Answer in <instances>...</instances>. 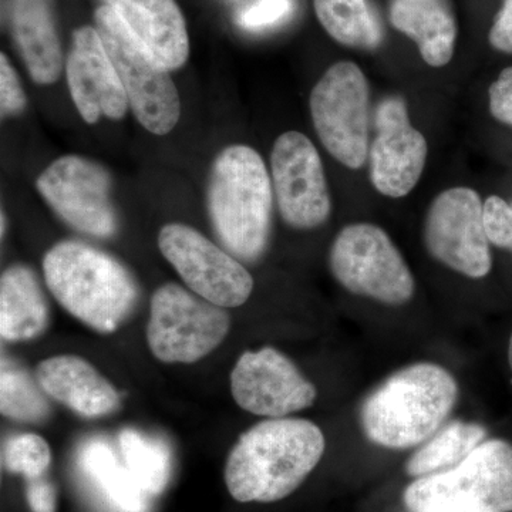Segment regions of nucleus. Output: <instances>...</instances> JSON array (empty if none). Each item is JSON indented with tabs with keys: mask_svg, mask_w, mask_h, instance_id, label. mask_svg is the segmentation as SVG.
Returning a JSON list of instances; mask_svg holds the SVG:
<instances>
[{
	"mask_svg": "<svg viewBox=\"0 0 512 512\" xmlns=\"http://www.w3.org/2000/svg\"><path fill=\"white\" fill-rule=\"evenodd\" d=\"M36 187L70 227L93 237L116 234L110 174L96 161L76 154L59 157L37 177Z\"/></svg>",
	"mask_w": 512,
	"mask_h": 512,
	"instance_id": "f8f14e48",
	"label": "nucleus"
},
{
	"mask_svg": "<svg viewBox=\"0 0 512 512\" xmlns=\"http://www.w3.org/2000/svg\"><path fill=\"white\" fill-rule=\"evenodd\" d=\"M28 99L15 67L5 53L0 55V110L2 117L18 116L25 110Z\"/></svg>",
	"mask_w": 512,
	"mask_h": 512,
	"instance_id": "c85d7f7f",
	"label": "nucleus"
},
{
	"mask_svg": "<svg viewBox=\"0 0 512 512\" xmlns=\"http://www.w3.org/2000/svg\"><path fill=\"white\" fill-rule=\"evenodd\" d=\"M94 25L119 73L138 123L156 136L171 133L180 121L181 100L170 72L150 55L109 6H100L94 12Z\"/></svg>",
	"mask_w": 512,
	"mask_h": 512,
	"instance_id": "423d86ee",
	"label": "nucleus"
},
{
	"mask_svg": "<svg viewBox=\"0 0 512 512\" xmlns=\"http://www.w3.org/2000/svg\"><path fill=\"white\" fill-rule=\"evenodd\" d=\"M424 244L440 264L471 279L485 278L493 268L484 222V202L473 188L440 192L427 211Z\"/></svg>",
	"mask_w": 512,
	"mask_h": 512,
	"instance_id": "9d476101",
	"label": "nucleus"
},
{
	"mask_svg": "<svg viewBox=\"0 0 512 512\" xmlns=\"http://www.w3.org/2000/svg\"><path fill=\"white\" fill-rule=\"evenodd\" d=\"M158 248L185 285L205 301L238 308L254 291V278L247 269L190 225H164Z\"/></svg>",
	"mask_w": 512,
	"mask_h": 512,
	"instance_id": "9b49d317",
	"label": "nucleus"
},
{
	"mask_svg": "<svg viewBox=\"0 0 512 512\" xmlns=\"http://www.w3.org/2000/svg\"><path fill=\"white\" fill-rule=\"evenodd\" d=\"M488 39L494 49L512 55V0H504L503 9L495 16Z\"/></svg>",
	"mask_w": 512,
	"mask_h": 512,
	"instance_id": "2f4dec72",
	"label": "nucleus"
},
{
	"mask_svg": "<svg viewBox=\"0 0 512 512\" xmlns=\"http://www.w3.org/2000/svg\"><path fill=\"white\" fill-rule=\"evenodd\" d=\"M508 362H510L511 370H512V335L510 338V345H508Z\"/></svg>",
	"mask_w": 512,
	"mask_h": 512,
	"instance_id": "72a5a7b5",
	"label": "nucleus"
},
{
	"mask_svg": "<svg viewBox=\"0 0 512 512\" xmlns=\"http://www.w3.org/2000/svg\"><path fill=\"white\" fill-rule=\"evenodd\" d=\"M490 111L495 120L512 127V67H507L488 90Z\"/></svg>",
	"mask_w": 512,
	"mask_h": 512,
	"instance_id": "7c9ffc66",
	"label": "nucleus"
},
{
	"mask_svg": "<svg viewBox=\"0 0 512 512\" xmlns=\"http://www.w3.org/2000/svg\"><path fill=\"white\" fill-rule=\"evenodd\" d=\"M291 10L292 0H258L239 15L238 23L248 30L264 29L284 20Z\"/></svg>",
	"mask_w": 512,
	"mask_h": 512,
	"instance_id": "c756f323",
	"label": "nucleus"
},
{
	"mask_svg": "<svg viewBox=\"0 0 512 512\" xmlns=\"http://www.w3.org/2000/svg\"><path fill=\"white\" fill-rule=\"evenodd\" d=\"M50 322L49 306L35 272L13 265L0 279V335L23 342L42 335Z\"/></svg>",
	"mask_w": 512,
	"mask_h": 512,
	"instance_id": "412c9836",
	"label": "nucleus"
},
{
	"mask_svg": "<svg viewBox=\"0 0 512 512\" xmlns=\"http://www.w3.org/2000/svg\"><path fill=\"white\" fill-rule=\"evenodd\" d=\"M390 20L416 42L429 66L443 67L453 59L457 25L446 0H392Z\"/></svg>",
	"mask_w": 512,
	"mask_h": 512,
	"instance_id": "aec40b11",
	"label": "nucleus"
},
{
	"mask_svg": "<svg viewBox=\"0 0 512 512\" xmlns=\"http://www.w3.org/2000/svg\"><path fill=\"white\" fill-rule=\"evenodd\" d=\"M315 423L269 419L239 437L225 466V484L239 503H275L301 487L325 453Z\"/></svg>",
	"mask_w": 512,
	"mask_h": 512,
	"instance_id": "f257e3e1",
	"label": "nucleus"
},
{
	"mask_svg": "<svg viewBox=\"0 0 512 512\" xmlns=\"http://www.w3.org/2000/svg\"><path fill=\"white\" fill-rule=\"evenodd\" d=\"M484 222L490 244L512 252V204L491 195L484 202Z\"/></svg>",
	"mask_w": 512,
	"mask_h": 512,
	"instance_id": "cd10ccee",
	"label": "nucleus"
},
{
	"mask_svg": "<svg viewBox=\"0 0 512 512\" xmlns=\"http://www.w3.org/2000/svg\"><path fill=\"white\" fill-rule=\"evenodd\" d=\"M229 315L221 306L167 284L151 298L147 342L165 363H194L210 355L227 338Z\"/></svg>",
	"mask_w": 512,
	"mask_h": 512,
	"instance_id": "1a4fd4ad",
	"label": "nucleus"
},
{
	"mask_svg": "<svg viewBox=\"0 0 512 512\" xmlns=\"http://www.w3.org/2000/svg\"><path fill=\"white\" fill-rule=\"evenodd\" d=\"M119 448L124 463L150 497L160 495L170 481L173 457L170 447L157 437L134 429L121 431Z\"/></svg>",
	"mask_w": 512,
	"mask_h": 512,
	"instance_id": "393cba45",
	"label": "nucleus"
},
{
	"mask_svg": "<svg viewBox=\"0 0 512 512\" xmlns=\"http://www.w3.org/2000/svg\"><path fill=\"white\" fill-rule=\"evenodd\" d=\"M274 187L264 158L254 148L234 144L212 163L208 212L218 238L231 254L255 261L271 234Z\"/></svg>",
	"mask_w": 512,
	"mask_h": 512,
	"instance_id": "7ed1b4c3",
	"label": "nucleus"
},
{
	"mask_svg": "<svg viewBox=\"0 0 512 512\" xmlns=\"http://www.w3.org/2000/svg\"><path fill=\"white\" fill-rule=\"evenodd\" d=\"M376 128L369 151L370 181L384 197H406L419 184L426 168V137L412 126L406 103L399 97L380 103Z\"/></svg>",
	"mask_w": 512,
	"mask_h": 512,
	"instance_id": "2eb2a0df",
	"label": "nucleus"
},
{
	"mask_svg": "<svg viewBox=\"0 0 512 512\" xmlns=\"http://www.w3.org/2000/svg\"><path fill=\"white\" fill-rule=\"evenodd\" d=\"M369 100V82L353 62L330 66L309 99L320 143L350 170L362 168L369 157Z\"/></svg>",
	"mask_w": 512,
	"mask_h": 512,
	"instance_id": "6e6552de",
	"label": "nucleus"
},
{
	"mask_svg": "<svg viewBox=\"0 0 512 512\" xmlns=\"http://www.w3.org/2000/svg\"><path fill=\"white\" fill-rule=\"evenodd\" d=\"M26 498L32 512H55L56 493L53 485L49 481L37 478L29 481Z\"/></svg>",
	"mask_w": 512,
	"mask_h": 512,
	"instance_id": "473e14b6",
	"label": "nucleus"
},
{
	"mask_svg": "<svg viewBox=\"0 0 512 512\" xmlns=\"http://www.w3.org/2000/svg\"><path fill=\"white\" fill-rule=\"evenodd\" d=\"M330 271L343 288L386 305L412 301L416 281L384 229L369 222L350 224L330 248Z\"/></svg>",
	"mask_w": 512,
	"mask_h": 512,
	"instance_id": "0eeeda50",
	"label": "nucleus"
},
{
	"mask_svg": "<svg viewBox=\"0 0 512 512\" xmlns=\"http://www.w3.org/2000/svg\"><path fill=\"white\" fill-rule=\"evenodd\" d=\"M5 232V214H2V235Z\"/></svg>",
	"mask_w": 512,
	"mask_h": 512,
	"instance_id": "f704fd0d",
	"label": "nucleus"
},
{
	"mask_svg": "<svg viewBox=\"0 0 512 512\" xmlns=\"http://www.w3.org/2000/svg\"><path fill=\"white\" fill-rule=\"evenodd\" d=\"M37 382L43 392L83 417L116 412L120 396L113 384L82 357H50L37 366Z\"/></svg>",
	"mask_w": 512,
	"mask_h": 512,
	"instance_id": "a211bd4d",
	"label": "nucleus"
},
{
	"mask_svg": "<svg viewBox=\"0 0 512 512\" xmlns=\"http://www.w3.org/2000/svg\"><path fill=\"white\" fill-rule=\"evenodd\" d=\"M272 187L289 227L315 229L332 212L328 180L318 148L299 131L276 138L271 154Z\"/></svg>",
	"mask_w": 512,
	"mask_h": 512,
	"instance_id": "ddd939ff",
	"label": "nucleus"
},
{
	"mask_svg": "<svg viewBox=\"0 0 512 512\" xmlns=\"http://www.w3.org/2000/svg\"><path fill=\"white\" fill-rule=\"evenodd\" d=\"M79 466L101 497L117 512H147L150 495L137 483L123 457L103 439H90L79 451Z\"/></svg>",
	"mask_w": 512,
	"mask_h": 512,
	"instance_id": "4be33fe9",
	"label": "nucleus"
},
{
	"mask_svg": "<svg viewBox=\"0 0 512 512\" xmlns=\"http://www.w3.org/2000/svg\"><path fill=\"white\" fill-rule=\"evenodd\" d=\"M43 275L56 301L100 333L114 332L133 312L136 281L113 256L77 241H63L43 258Z\"/></svg>",
	"mask_w": 512,
	"mask_h": 512,
	"instance_id": "20e7f679",
	"label": "nucleus"
},
{
	"mask_svg": "<svg viewBox=\"0 0 512 512\" xmlns=\"http://www.w3.org/2000/svg\"><path fill=\"white\" fill-rule=\"evenodd\" d=\"M485 436L487 430L481 424L460 420L447 424L409 458L407 476L426 477L458 466L484 443Z\"/></svg>",
	"mask_w": 512,
	"mask_h": 512,
	"instance_id": "5701e85b",
	"label": "nucleus"
},
{
	"mask_svg": "<svg viewBox=\"0 0 512 512\" xmlns=\"http://www.w3.org/2000/svg\"><path fill=\"white\" fill-rule=\"evenodd\" d=\"M320 25L340 45L372 50L382 43V28L366 0H313Z\"/></svg>",
	"mask_w": 512,
	"mask_h": 512,
	"instance_id": "b1692460",
	"label": "nucleus"
},
{
	"mask_svg": "<svg viewBox=\"0 0 512 512\" xmlns=\"http://www.w3.org/2000/svg\"><path fill=\"white\" fill-rule=\"evenodd\" d=\"M42 387L19 367L3 359L2 376H0V410L9 419L40 423L50 414L49 403Z\"/></svg>",
	"mask_w": 512,
	"mask_h": 512,
	"instance_id": "a878e982",
	"label": "nucleus"
},
{
	"mask_svg": "<svg viewBox=\"0 0 512 512\" xmlns=\"http://www.w3.org/2000/svg\"><path fill=\"white\" fill-rule=\"evenodd\" d=\"M66 77L74 106L87 124H96L101 117L111 120L126 117L130 107L126 90L93 26L74 30Z\"/></svg>",
	"mask_w": 512,
	"mask_h": 512,
	"instance_id": "dca6fc26",
	"label": "nucleus"
},
{
	"mask_svg": "<svg viewBox=\"0 0 512 512\" xmlns=\"http://www.w3.org/2000/svg\"><path fill=\"white\" fill-rule=\"evenodd\" d=\"M13 39L33 82L49 86L59 80L62 46L50 0H10Z\"/></svg>",
	"mask_w": 512,
	"mask_h": 512,
	"instance_id": "6ab92c4d",
	"label": "nucleus"
},
{
	"mask_svg": "<svg viewBox=\"0 0 512 512\" xmlns=\"http://www.w3.org/2000/svg\"><path fill=\"white\" fill-rule=\"evenodd\" d=\"M231 392L245 412L269 419L308 409L318 396L295 363L274 348L242 353L231 373Z\"/></svg>",
	"mask_w": 512,
	"mask_h": 512,
	"instance_id": "4468645a",
	"label": "nucleus"
},
{
	"mask_svg": "<svg viewBox=\"0 0 512 512\" xmlns=\"http://www.w3.org/2000/svg\"><path fill=\"white\" fill-rule=\"evenodd\" d=\"M52 463V451L43 437L19 434L10 437L3 448V464L10 473L22 474L28 481L42 478Z\"/></svg>",
	"mask_w": 512,
	"mask_h": 512,
	"instance_id": "bb28decb",
	"label": "nucleus"
},
{
	"mask_svg": "<svg viewBox=\"0 0 512 512\" xmlns=\"http://www.w3.org/2000/svg\"><path fill=\"white\" fill-rule=\"evenodd\" d=\"M457 399L458 383L447 369L416 363L387 377L367 396L360 407V426L376 446H421L440 430Z\"/></svg>",
	"mask_w": 512,
	"mask_h": 512,
	"instance_id": "f03ea898",
	"label": "nucleus"
},
{
	"mask_svg": "<svg viewBox=\"0 0 512 512\" xmlns=\"http://www.w3.org/2000/svg\"><path fill=\"white\" fill-rule=\"evenodd\" d=\"M403 501L410 512H512V444L484 441L458 466L407 485Z\"/></svg>",
	"mask_w": 512,
	"mask_h": 512,
	"instance_id": "39448f33",
	"label": "nucleus"
},
{
	"mask_svg": "<svg viewBox=\"0 0 512 512\" xmlns=\"http://www.w3.org/2000/svg\"><path fill=\"white\" fill-rule=\"evenodd\" d=\"M124 25L168 72L181 69L190 56V37L175 0H106Z\"/></svg>",
	"mask_w": 512,
	"mask_h": 512,
	"instance_id": "f3484780",
	"label": "nucleus"
}]
</instances>
